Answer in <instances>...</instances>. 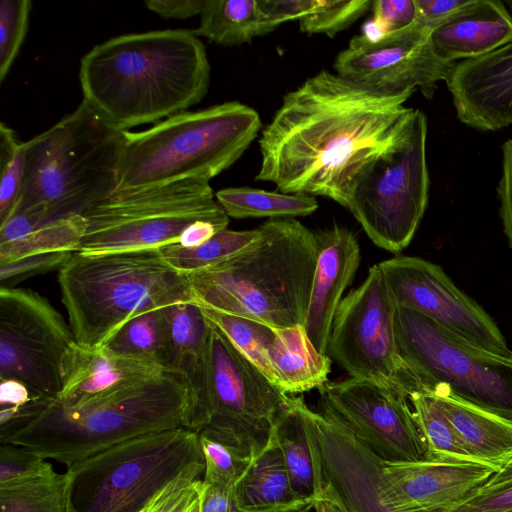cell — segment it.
I'll return each instance as SVG.
<instances>
[{
	"mask_svg": "<svg viewBox=\"0 0 512 512\" xmlns=\"http://www.w3.org/2000/svg\"><path fill=\"white\" fill-rule=\"evenodd\" d=\"M378 266L397 306L421 313L472 346L512 357L496 323L440 266L414 256H397Z\"/></svg>",
	"mask_w": 512,
	"mask_h": 512,
	"instance_id": "16",
	"label": "cell"
},
{
	"mask_svg": "<svg viewBox=\"0 0 512 512\" xmlns=\"http://www.w3.org/2000/svg\"><path fill=\"white\" fill-rule=\"evenodd\" d=\"M208 322L207 397L194 431L232 444L253 459L267 446L289 396Z\"/></svg>",
	"mask_w": 512,
	"mask_h": 512,
	"instance_id": "12",
	"label": "cell"
},
{
	"mask_svg": "<svg viewBox=\"0 0 512 512\" xmlns=\"http://www.w3.org/2000/svg\"><path fill=\"white\" fill-rule=\"evenodd\" d=\"M411 95L377 91L320 71L284 95L262 131L255 180L346 207L362 170L406 126L413 108L404 104Z\"/></svg>",
	"mask_w": 512,
	"mask_h": 512,
	"instance_id": "1",
	"label": "cell"
},
{
	"mask_svg": "<svg viewBox=\"0 0 512 512\" xmlns=\"http://www.w3.org/2000/svg\"><path fill=\"white\" fill-rule=\"evenodd\" d=\"M247 248L186 274L197 305L264 323L304 325L318 258L316 234L294 218L270 219Z\"/></svg>",
	"mask_w": 512,
	"mask_h": 512,
	"instance_id": "3",
	"label": "cell"
},
{
	"mask_svg": "<svg viewBox=\"0 0 512 512\" xmlns=\"http://www.w3.org/2000/svg\"><path fill=\"white\" fill-rule=\"evenodd\" d=\"M191 392L183 374L164 370L125 389L76 407L56 398L0 443L26 447L69 466L123 441L165 430L189 428Z\"/></svg>",
	"mask_w": 512,
	"mask_h": 512,
	"instance_id": "4",
	"label": "cell"
},
{
	"mask_svg": "<svg viewBox=\"0 0 512 512\" xmlns=\"http://www.w3.org/2000/svg\"><path fill=\"white\" fill-rule=\"evenodd\" d=\"M396 309L381 269L373 265L364 282L342 299L327 354L351 378L374 382L409 399L421 389L398 354Z\"/></svg>",
	"mask_w": 512,
	"mask_h": 512,
	"instance_id": "13",
	"label": "cell"
},
{
	"mask_svg": "<svg viewBox=\"0 0 512 512\" xmlns=\"http://www.w3.org/2000/svg\"><path fill=\"white\" fill-rule=\"evenodd\" d=\"M431 29L417 20L375 43L353 37L334 62L335 72L355 83L391 94L420 89L431 99L439 81L448 79L455 63L440 59L430 42Z\"/></svg>",
	"mask_w": 512,
	"mask_h": 512,
	"instance_id": "17",
	"label": "cell"
},
{
	"mask_svg": "<svg viewBox=\"0 0 512 512\" xmlns=\"http://www.w3.org/2000/svg\"><path fill=\"white\" fill-rule=\"evenodd\" d=\"M497 471L485 463L383 461L385 503L391 512H444Z\"/></svg>",
	"mask_w": 512,
	"mask_h": 512,
	"instance_id": "19",
	"label": "cell"
},
{
	"mask_svg": "<svg viewBox=\"0 0 512 512\" xmlns=\"http://www.w3.org/2000/svg\"><path fill=\"white\" fill-rule=\"evenodd\" d=\"M205 462L203 482L234 487L252 462V457L240 448L198 433Z\"/></svg>",
	"mask_w": 512,
	"mask_h": 512,
	"instance_id": "39",
	"label": "cell"
},
{
	"mask_svg": "<svg viewBox=\"0 0 512 512\" xmlns=\"http://www.w3.org/2000/svg\"><path fill=\"white\" fill-rule=\"evenodd\" d=\"M268 357L273 384L286 395L318 389L328 381L331 359L316 350L303 325L276 329Z\"/></svg>",
	"mask_w": 512,
	"mask_h": 512,
	"instance_id": "26",
	"label": "cell"
},
{
	"mask_svg": "<svg viewBox=\"0 0 512 512\" xmlns=\"http://www.w3.org/2000/svg\"><path fill=\"white\" fill-rule=\"evenodd\" d=\"M83 100L121 130L158 123L200 102L210 83L203 42L192 30L125 34L81 59Z\"/></svg>",
	"mask_w": 512,
	"mask_h": 512,
	"instance_id": "2",
	"label": "cell"
},
{
	"mask_svg": "<svg viewBox=\"0 0 512 512\" xmlns=\"http://www.w3.org/2000/svg\"><path fill=\"white\" fill-rule=\"evenodd\" d=\"M430 42L446 62L478 58L512 42V16L500 0H467L431 29Z\"/></svg>",
	"mask_w": 512,
	"mask_h": 512,
	"instance_id": "23",
	"label": "cell"
},
{
	"mask_svg": "<svg viewBox=\"0 0 512 512\" xmlns=\"http://www.w3.org/2000/svg\"><path fill=\"white\" fill-rule=\"evenodd\" d=\"M413 414L427 446L426 458L433 461L483 463L470 454L452 425L427 393L409 397ZM486 464V463H485Z\"/></svg>",
	"mask_w": 512,
	"mask_h": 512,
	"instance_id": "33",
	"label": "cell"
},
{
	"mask_svg": "<svg viewBox=\"0 0 512 512\" xmlns=\"http://www.w3.org/2000/svg\"><path fill=\"white\" fill-rule=\"evenodd\" d=\"M258 228L235 231L224 229L203 244L187 248L171 244L159 248L164 260L183 274L217 265L247 248L258 236Z\"/></svg>",
	"mask_w": 512,
	"mask_h": 512,
	"instance_id": "34",
	"label": "cell"
},
{
	"mask_svg": "<svg viewBox=\"0 0 512 512\" xmlns=\"http://www.w3.org/2000/svg\"><path fill=\"white\" fill-rule=\"evenodd\" d=\"M427 119L413 109L401 134L360 173L347 208L370 240L391 253L405 249L423 218L429 193Z\"/></svg>",
	"mask_w": 512,
	"mask_h": 512,
	"instance_id": "11",
	"label": "cell"
},
{
	"mask_svg": "<svg viewBox=\"0 0 512 512\" xmlns=\"http://www.w3.org/2000/svg\"><path fill=\"white\" fill-rule=\"evenodd\" d=\"M370 0H318L317 8L301 18L300 29L309 34L333 37L349 27L371 6Z\"/></svg>",
	"mask_w": 512,
	"mask_h": 512,
	"instance_id": "40",
	"label": "cell"
},
{
	"mask_svg": "<svg viewBox=\"0 0 512 512\" xmlns=\"http://www.w3.org/2000/svg\"><path fill=\"white\" fill-rule=\"evenodd\" d=\"M234 490L244 512H266L301 501L292 490L287 466L273 432L267 446L252 459Z\"/></svg>",
	"mask_w": 512,
	"mask_h": 512,
	"instance_id": "27",
	"label": "cell"
},
{
	"mask_svg": "<svg viewBox=\"0 0 512 512\" xmlns=\"http://www.w3.org/2000/svg\"><path fill=\"white\" fill-rule=\"evenodd\" d=\"M124 133L83 100L24 142L23 184L15 211L42 206L51 221L82 215L111 195L117 188Z\"/></svg>",
	"mask_w": 512,
	"mask_h": 512,
	"instance_id": "6",
	"label": "cell"
},
{
	"mask_svg": "<svg viewBox=\"0 0 512 512\" xmlns=\"http://www.w3.org/2000/svg\"><path fill=\"white\" fill-rule=\"evenodd\" d=\"M32 10L30 0L0 3V81L3 82L24 42Z\"/></svg>",
	"mask_w": 512,
	"mask_h": 512,
	"instance_id": "41",
	"label": "cell"
},
{
	"mask_svg": "<svg viewBox=\"0 0 512 512\" xmlns=\"http://www.w3.org/2000/svg\"><path fill=\"white\" fill-rule=\"evenodd\" d=\"M372 10L373 18L385 27L387 34L405 29L418 19L415 0H376Z\"/></svg>",
	"mask_w": 512,
	"mask_h": 512,
	"instance_id": "45",
	"label": "cell"
},
{
	"mask_svg": "<svg viewBox=\"0 0 512 512\" xmlns=\"http://www.w3.org/2000/svg\"><path fill=\"white\" fill-rule=\"evenodd\" d=\"M208 321L216 325L231 343L273 383L268 351L275 337L274 328L241 316L200 306Z\"/></svg>",
	"mask_w": 512,
	"mask_h": 512,
	"instance_id": "36",
	"label": "cell"
},
{
	"mask_svg": "<svg viewBox=\"0 0 512 512\" xmlns=\"http://www.w3.org/2000/svg\"><path fill=\"white\" fill-rule=\"evenodd\" d=\"M316 236L318 258L303 326L316 350L328 355L332 323L359 267L360 247L353 232L342 226L334 225Z\"/></svg>",
	"mask_w": 512,
	"mask_h": 512,
	"instance_id": "21",
	"label": "cell"
},
{
	"mask_svg": "<svg viewBox=\"0 0 512 512\" xmlns=\"http://www.w3.org/2000/svg\"><path fill=\"white\" fill-rule=\"evenodd\" d=\"M203 484L200 512H244L239 506L234 487Z\"/></svg>",
	"mask_w": 512,
	"mask_h": 512,
	"instance_id": "48",
	"label": "cell"
},
{
	"mask_svg": "<svg viewBox=\"0 0 512 512\" xmlns=\"http://www.w3.org/2000/svg\"><path fill=\"white\" fill-rule=\"evenodd\" d=\"M205 463L193 464L164 485L137 512H200Z\"/></svg>",
	"mask_w": 512,
	"mask_h": 512,
	"instance_id": "38",
	"label": "cell"
},
{
	"mask_svg": "<svg viewBox=\"0 0 512 512\" xmlns=\"http://www.w3.org/2000/svg\"><path fill=\"white\" fill-rule=\"evenodd\" d=\"M509 482H512V460L489 478L483 486L492 487Z\"/></svg>",
	"mask_w": 512,
	"mask_h": 512,
	"instance_id": "52",
	"label": "cell"
},
{
	"mask_svg": "<svg viewBox=\"0 0 512 512\" xmlns=\"http://www.w3.org/2000/svg\"><path fill=\"white\" fill-rule=\"evenodd\" d=\"M85 231L86 221L80 214L51 220L18 240L0 244V264L42 254L78 252Z\"/></svg>",
	"mask_w": 512,
	"mask_h": 512,
	"instance_id": "32",
	"label": "cell"
},
{
	"mask_svg": "<svg viewBox=\"0 0 512 512\" xmlns=\"http://www.w3.org/2000/svg\"><path fill=\"white\" fill-rule=\"evenodd\" d=\"M74 337L50 301L29 288H0V379L56 398L62 362Z\"/></svg>",
	"mask_w": 512,
	"mask_h": 512,
	"instance_id": "14",
	"label": "cell"
},
{
	"mask_svg": "<svg viewBox=\"0 0 512 512\" xmlns=\"http://www.w3.org/2000/svg\"><path fill=\"white\" fill-rule=\"evenodd\" d=\"M398 354L421 393L447 392L512 422V357L479 349L421 313L397 306Z\"/></svg>",
	"mask_w": 512,
	"mask_h": 512,
	"instance_id": "9",
	"label": "cell"
},
{
	"mask_svg": "<svg viewBox=\"0 0 512 512\" xmlns=\"http://www.w3.org/2000/svg\"><path fill=\"white\" fill-rule=\"evenodd\" d=\"M58 283L74 341L85 348L104 346L142 313L196 303L187 275L159 249L74 252L59 268Z\"/></svg>",
	"mask_w": 512,
	"mask_h": 512,
	"instance_id": "5",
	"label": "cell"
},
{
	"mask_svg": "<svg viewBox=\"0 0 512 512\" xmlns=\"http://www.w3.org/2000/svg\"><path fill=\"white\" fill-rule=\"evenodd\" d=\"M86 231L78 252L103 254L177 244L201 220H229L208 181L186 179L115 191L82 213Z\"/></svg>",
	"mask_w": 512,
	"mask_h": 512,
	"instance_id": "10",
	"label": "cell"
},
{
	"mask_svg": "<svg viewBox=\"0 0 512 512\" xmlns=\"http://www.w3.org/2000/svg\"><path fill=\"white\" fill-rule=\"evenodd\" d=\"M302 410L317 486L328 485L348 512H391L385 503L383 460L340 423L305 402Z\"/></svg>",
	"mask_w": 512,
	"mask_h": 512,
	"instance_id": "18",
	"label": "cell"
},
{
	"mask_svg": "<svg viewBox=\"0 0 512 512\" xmlns=\"http://www.w3.org/2000/svg\"><path fill=\"white\" fill-rule=\"evenodd\" d=\"M215 198L228 217L271 219L307 216L318 208L312 196L287 194L249 187L225 188Z\"/></svg>",
	"mask_w": 512,
	"mask_h": 512,
	"instance_id": "30",
	"label": "cell"
},
{
	"mask_svg": "<svg viewBox=\"0 0 512 512\" xmlns=\"http://www.w3.org/2000/svg\"><path fill=\"white\" fill-rule=\"evenodd\" d=\"M505 3L510 8V10L512 11V0H506Z\"/></svg>",
	"mask_w": 512,
	"mask_h": 512,
	"instance_id": "53",
	"label": "cell"
},
{
	"mask_svg": "<svg viewBox=\"0 0 512 512\" xmlns=\"http://www.w3.org/2000/svg\"><path fill=\"white\" fill-rule=\"evenodd\" d=\"M206 0H147L146 7L167 19H186L200 15Z\"/></svg>",
	"mask_w": 512,
	"mask_h": 512,
	"instance_id": "49",
	"label": "cell"
},
{
	"mask_svg": "<svg viewBox=\"0 0 512 512\" xmlns=\"http://www.w3.org/2000/svg\"><path fill=\"white\" fill-rule=\"evenodd\" d=\"M261 128L259 114L237 101L168 117L125 131L116 191L186 179L210 181L232 166Z\"/></svg>",
	"mask_w": 512,
	"mask_h": 512,
	"instance_id": "7",
	"label": "cell"
},
{
	"mask_svg": "<svg viewBox=\"0 0 512 512\" xmlns=\"http://www.w3.org/2000/svg\"><path fill=\"white\" fill-rule=\"evenodd\" d=\"M260 4L269 20L278 27L285 21L300 20L311 14L318 0H260Z\"/></svg>",
	"mask_w": 512,
	"mask_h": 512,
	"instance_id": "47",
	"label": "cell"
},
{
	"mask_svg": "<svg viewBox=\"0 0 512 512\" xmlns=\"http://www.w3.org/2000/svg\"><path fill=\"white\" fill-rule=\"evenodd\" d=\"M420 22L432 29L463 6L467 0H415Z\"/></svg>",
	"mask_w": 512,
	"mask_h": 512,
	"instance_id": "50",
	"label": "cell"
},
{
	"mask_svg": "<svg viewBox=\"0 0 512 512\" xmlns=\"http://www.w3.org/2000/svg\"><path fill=\"white\" fill-rule=\"evenodd\" d=\"M169 326L170 369L184 375L189 386L195 430L207 397V362L210 324L199 305L182 303L165 307Z\"/></svg>",
	"mask_w": 512,
	"mask_h": 512,
	"instance_id": "24",
	"label": "cell"
},
{
	"mask_svg": "<svg viewBox=\"0 0 512 512\" xmlns=\"http://www.w3.org/2000/svg\"><path fill=\"white\" fill-rule=\"evenodd\" d=\"M313 508L316 512H348L333 490L325 483L317 486Z\"/></svg>",
	"mask_w": 512,
	"mask_h": 512,
	"instance_id": "51",
	"label": "cell"
},
{
	"mask_svg": "<svg viewBox=\"0 0 512 512\" xmlns=\"http://www.w3.org/2000/svg\"><path fill=\"white\" fill-rule=\"evenodd\" d=\"M113 352L146 359L170 369L169 326L165 308L126 322L104 345Z\"/></svg>",
	"mask_w": 512,
	"mask_h": 512,
	"instance_id": "31",
	"label": "cell"
},
{
	"mask_svg": "<svg viewBox=\"0 0 512 512\" xmlns=\"http://www.w3.org/2000/svg\"><path fill=\"white\" fill-rule=\"evenodd\" d=\"M66 473L0 485V512H66Z\"/></svg>",
	"mask_w": 512,
	"mask_h": 512,
	"instance_id": "35",
	"label": "cell"
},
{
	"mask_svg": "<svg viewBox=\"0 0 512 512\" xmlns=\"http://www.w3.org/2000/svg\"><path fill=\"white\" fill-rule=\"evenodd\" d=\"M72 254L70 252L49 253L0 264L1 286L14 287L15 284L27 278L55 268L59 269Z\"/></svg>",
	"mask_w": 512,
	"mask_h": 512,
	"instance_id": "43",
	"label": "cell"
},
{
	"mask_svg": "<svg viewBox=\"0 0 512 512\" xmlns=\"http://www.w3.org/2000/svg\"><path fill=\"white\" fill-rule=\"evenodd\" d=\"M444 512H512V482L481 486Z\"/></svg>",
	"mask_w": 512,
	"mask_h": 512,
	"instance_id": "44",
	"label": "cell"
},
{
	"mask_svg": "<svg viewBox=\"0 0 512 512\" xmlns=\"http://www.w3.org/2000/svg\"><path fill=\"white\" fill-rule=\"evenodd\" d=\"M25 165L24 142L15 131L0 125V224L15 211L23 184Z\"/></svg>",
	"mask_w": 512,
	"mask_h": 512,
	"instance_id": "37",
	"label": "cell"
},
{
	"mask_svg": "<svg viewBox=\"0 0 512 512\" xmlns=\"http://www.w3.org/2000/svg\"><path fill=\"white\" fill-rule=\"evenodd\" d=\"M30 449L0 443V485L29 480L53 471V466Z\"/></svg>",
	"mask_w": 512,
	"mask_h": 512,
	"instance_id": "42",
	"label": "cell"
},
{
	"mask_svg": "<svg viewBox=\"0 0 512 512\" xmlns=\"http://www.w3.org/2000/svg\"><path fill=\"white\" fill-rule=\"evenodd\" d=\"M275 28L260 0H206L200 24L193 33L220 45L234 46L250 42Z\"/></svg>",
	"mask_w": 512,
	"mask_h": 512,
	"instance_id": "28",
	"label": "cell"
},
{
	"mask_svg": "<svg viewBox=\"0 0 512 512\" xmlns=\"http://www.w3.org/2000/svg\"><path fill=\"white\" fill-rule=\"evenodd\" d=\"M446 85L460 122L480 131L512 124V42L455 63Z\"/></svg>",
	"mask_w": 512,
	"mask_h": 512,
	"instance_id": "20",
	"label": "cell"
},
{
	"mask_svg": "<svg viewBox=\"0 0 512 512\" xmlns=\"http://www.w3.org/2000/svg\"><path fill=\"white\" fill-rule=\"evenodd\" d=\"M303 397H289L278 414L273 434L282 451L292 490L298 500L314 501L317 481L314 459L306 429Z\"/></svg>",
	"mask_w": 512,
	"mask_h": 512,
	"instance_id": "29",
	"label": "cell"
},
{
	"mask_svg": "<svg viewBox=\"0 0 512 512\" xmlns=\"http://www.w3.org/2000/svg\"><path fill=\"white\" fill-rule=\"evenodd\" d=\"M318 391L319 413L348 429L384 462L426 458V442L405 395L351 377L327 381Z\"/></svg>",
	"mask_w": 512,
	"mask_h": 512,
	"instance_id": "15",
	"label": "cell"
},
{
	"mask_svg": "<svg viewBox=\"0 0 512 512\" xmlns=\"http://www.w3.org/2000/svg\"><path fill=\"white\" fill-rule=\"evenodd\" d=\"M502 174L497 186L500 217L512 249V138L502 145Z\"/></svg>",
	"mask_w": 512,
	"mask_h": 512,
	"instance_id": "46",
	"label": "cell"
},
{
	"mask_svg": "<svg viewBox=\"0 0 512 512\" xmlns=\"http://www.w3.org/2000/svg\"><path fill=\"white\" fill-rule=\"evenodd\" d=\"M197 463H205L199 435L189 428L123 441L67 466L66 512H137Z\"/></svg>",
	"mask_w": 512,
	"mask_h": 512,
	"instance_id": "8",
	"label": "cell"
},
{
	"mask_svg": "<svg viewBox=\"0 0 512 512\" xmlns=\"http://www.w3.org/2000/svg\"><path fill=\"white\" fill-rule=\"evenodd\" d=\"M464 447L498 471L512 460V422L461 401L447 392L430 394Z\"/></svg>",
	"mask_w": 512,
	"mask_h": 512,
	"instance_id": "25",
	"label": "cell"
},
{
	"mask_svg": "<svg viewBox=\"0 0 512 512\" xmlns=\"http://www.w3.org/2000/svg\"><path fill=\"white\" fill-rule=\"evenodd\" d=\"M164 369L152 361L119 354L106 346L85 348L75 342L62 362V386L56 400L76 407L152 378Z\"/></svg>",
	"mask_w": 512,
	"mask_h": 512,
	"instance_id": "22",
	"label": "cell"
}]
</instances>
